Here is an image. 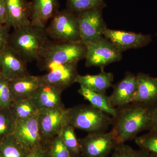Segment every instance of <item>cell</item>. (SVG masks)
I'll list each match as a JSON object with an SVG mask.
<instances>
[{"instance_id":"6da1fadb","label":"cell","mask_w":157,"mask_h":157,"mask_svg":"<svg viewBox=\"0 0 157 157\" xmlns=\"http://www.w3.org/2000/svg\"><path fill=\"white\" fill-rule=\"evenodd\" d=\"M153 106L134 102L116 108L117 113L112 117L111 125L117 145L135 138L142 131L149 130Z\"/></svg>"},{"instance_id":"7a4b0ae2","label":"cell","mask_w":157,"mask_h":157,"mask_svg":"<svg viewBox=\"0 0 157 157\" xmlns=\"http://www.w3.org/2000/svg\"><path fill=\"white\" fill-rule=\"evenodd\" d=\"M49 41L45 28L29 24L14 29L9 35L8 45L27 63L39 59Z\"/></svg>"},{"instance_id":"3957f363","label":"cell","mask_w":157,"mask_h":157,"mask_svg":"<svg viewBox=\"0 0 157 157\" xmlns=\"http://www.w3.org/2000/svg\"><path fill=\"white\" fill-rule=\"evenodd\" d=\"M86 46L82 41L59 42L50 40L37 61L39 67L49 71L60 65L78 63L85 59Z\"/></svg>"},{"instance_id":"277c9868","label":"cell","mask_w":157,"mask_h":157,"mask_svg":"<svg viewBox=\"0 0 157 157\" xmlns=\"http://www.w3.org/2000/svg\"><path fill=\"white\" fill-rule=\"evenodd\" d=\"M110 116L90 104L67 108V124L89 133L105 132L112 124V117Z\"/></svg>"},{"instance_id":"5b68a950","label":"cell","mask_w":157,"mask_h":157,"mask_svg":"<svg viewBox=\"0 0 157 157\" xmlns=\"http://www.w3.org/2000/svg\"><path fill=\"white\" fill-rule=\"evenodd\" d=\"M45 29L49 39L53 41H81L76 14L67 9L59 11L51 20Z\"/></svg>"},{"instance_id":"8992f818","label":"cell","mask_w":157,"mask_h":157,"mask_svg":"<svg viewBox=\"0 0 157 157\" xmlns=\"http://www.w3.org/2000/svg\"><path fill=\"white\" fill-rule=\"evenodd\" d=\"M78 140L82 157H108L117 145L112 130L90 132Z\"/></svg>"},{"instance_id":"52a82bcc","label":"cell","mask_w":157,"mask_h":157,"mask_svg":"<svg viewBox=\"0 0 157 157\" xmlns=\"http://www.w3.org/2000/svg\"><path fill=\"white\" fill-rule=\"evenodd\" d=\"M85 44L86 48L85 65L87 67H99L103 70L107 65L120 61L122 58L121 52L104 36L98 42Z\"/></svg>"},{"instance_id":"ba28073f","label":"cell","mask_w":157,"mask_h":157,"mask_svg":"<svg viewBox=\"0 0 157 157\" xmlns=\"http://www.w3.org/2000/svg\"><path fill=\"white\" fill-rule=\"evenodd\" d=\"M38 119L42 142L48 143L67 124V108L63 106L39 110Z\"/></svg>"},{"instance_id":"9c48e42d","label":"cell","mask_w":157,"mask_h":157,"mask_svg":"<svg viewBox=\"0 0 157 157\" xmlns=\"http://www.w3.org/2000/svg\"><path fill=\"white\" fill-rule=\"evenodd\" d=\"M101 9H91L76 14L81 41L84 44L98 42L102 39L107 27Z\"/></svg>"},{"instance_id":"30bf717a","label":"cell","mask_w":157,"mask_h":157,"mask_svg":"<svg viewBox=\"0 0 157 157\" xmlns=\"http://www.w3.org/2000/svg\"><path fill=\"white\" fill-rule=\"evenodd\" d=\"M11 135L29 151L42 144L38 114L26 119L15 121Z\"/></svg>"},{"instance_id":"8fae6325","label":"cell","mask_w":157,"mask_h":157,"mask_svg":"<svg viewBox=\"0 0 157 157\" xmlns=\"http://www.w3.org/2000/svg\"><path fill=\"white\" fill-rule=\"evenodd\" d=\"M103 36L121 53L128 49L142 48L152 41L150 35L111 29L107 27L103 32Z\"/></svg>"},{"instance_id":"7c38bea8","label":"cell","mask_w":157,"mask_h":157,"mask_svg":"<svg viewBox=\"0 0 157 157\" xmlns=\"http://www.w3.org/2000/svg\"><path fill=\"white\" fill-rule=\"evenodd\" d=\"M112 87L113 91L108 97L113 107H121L133 103L137 89V75L127 72L123 78Z\"/></svg>"},{"instance_id":"4fadbf2b","label":"cell","mask_w":157,"mask_h":157,"mask_svg":"<svg viewBox=\"0 0 157 157\" xmlns=\"http://www.w3.org/2000/svg\"><path fill=\"white\" fill-rule=\"evenodd\" d=\"M26 64L8 45L0 52V73L10 81L29 74Z\"/></svg>"},{"instance_id":"5bb4252c","label":"cell","mask_w":157,"mask_h":157,"mask_svg":"<svg viewBox=\"0 0 157 157\" xmlns=\"http://www.w3.org/2000/svg\"><path fill=\"white\" fill-rule=\"evenodd\" d=\"M77 64H67L52 68L46 74L41 76L42 82L63 92L75 83L78 75Z\"/></svg>"},{"instance_id":"9a60e30c","label":"cell","mask_w":157,"mask_h":157,"mask_svg":"<svg viewBox=\"0 0 157 157\" xmlns=\"http://www.w3.org/2000/svg\"><path fill=\"white\" fill-rule=\"evenodd\" d=\"M31 25L45 28L58 12L59 0H33L30 2Z\"/></svg>"},{"instance_id":"2e32d148","label":"cell","mask_w":157,"mask_h":157,"mask_svg":"<svg viewBox=\"0 0 157 157\" xmlns=\"http://www.w3.org/2000/svg\"><path fill=\"white\" fill-rule=\"evenodd\" d=\"M7 9L6 25L14 29L31 24V5L27 0H5Z\"/></svg>"},{"instance_id":"e0dca14e","label":"cell","mask_w":157,"mask_h":157,"mask_svg":"<svg viewBox=\"0 0 157 157\" xmlns=\"http://www.w3.org/2000/svg\"><path fill=\"white\" fill-rule=\"evenodd\" d=\"M42 83L41 76L28 74L9 81L12 101L30 99Z\"/></svg>"},{"instance_id":"ac0fdd59","label":"cell","mask_w":157,"mask_h":157,"mask_svg":"<svg viewBox=\"0 0 157 157\" xmlns=\"http://www.w3.org/2000/svg\"><path fill=\"white\" fill-rule=\"evenodd\" d=\"M62 93L60 90L42 82L30 99L39 110L63 107Z\"/></svg>"},{"instance_id":"d6986e66","label":"cell","mask_w":157,"mask_h":157,"mask_svg":"<svg viewBox=\"0 0 157 157\" xmlns=\"http://www.w3.org/2000/svg\"><path fill=\"white\" fill-rule=\"evenodd\" d=\"M137 89L134 102L154 106L157 103V77L140 73L137 75Z\"/></svg>"},{"instance_id":"ffe728a7","label":"cell","mask_w":157,"mask_h":157,"mask_svg":"<svg viewBox=\"0 0 157 157\" xmlns=\"http://www.w3.org/2000/svg\"><path fill=\"white\" fill-rule=\"evenodd\" d=\"M113 75L112 73L102 70L101 73L96 75L78 74L75 82L93 91L105 94L107 90L113 85Z\"/></svg>"},{"instance_id":"44dd1931","label":"cell","mask_w":157,"mask_h":157,"mask_svg":"<svg viewBox=\"0 0 157 157\" xmlns=\"http://www.w3.org/2000/svg\"><path fill=\"white\" fill-rule=\"evenodd\" d=\"M78 92L85 99L89 101L93 107L106 113L112 117L115 116L116 108H113L111 106L109 97L105 94L95 92L80 86Z\"/></svg>"},{"instance_id":"7402d4cb","label":"cell","mask_w":157,"mask_h":157,"mask_svg":"<svg viewBox=\"0 0 157 157\" xmlns=\"http://www.w3.org/2000/svg\"><path fill=\"white\" fill-rule=\"evenodd\" d=\"M9 109L15 121L32 117L38 114L39 111L31 99L13 101Z\"/></svg>"},{"instance_id":"603a6c76","label":"cell","mask_w":157,"mask_h":157,"mask_svg":"<svg viewBox=\"0 0 157 157\" xmlns=\"http://www.w3.org/2000/svg\"><path fill=\"white\" fill-rule=\"evenodd\" d=\"M30 152L11 135L0 140V157H26Z\"/></svg>"},{"instance_id":"cb8c5ba5","label":"cell","mask_w":157,"mask_h":157,"mask_svg":"<svg viewBox=\"0 0 157 157\" xmlns=\"http://www.w3.org/2000/svg\"><path fill=\"white\" fill-rule=\"evenodd\" d=\"M75 129L67 124L63 127L58 135L70 151L71 157H81L80 144Z\"/></svg>"},{"instance_id":"d4e9b609","label":"cell","mask_w":157,"mask_h":157,"mask_svg":"<svg viewBox=\"0 0 157 157\" xmlns=\"http://www.w3.org/2000/svg\"><path fill=\"white\" fill-rule=\"evenodd\" d=\"M67 9L76 14L96 9H104L105 2L99 0H66Z\"/></svg>"},{"instance_id":"484cf974","label":"cell","mask_w":157,"mask_h":157,"mask_svg":"<svg viewBox=\"0 0 157 157\" xmlns=\"http://www.w3.org/2000/svg\"><path fill=\"white\" fill-rule=\"evenodd\" d=\"M135 141L140 149L157 154V132H149L147 134L136 137Z\"/></svg>"},{"instance_id":"4316f807","label":"cell","mask_w":157,"mask_h":157,"mask_svg":"<svg viewBox=\"0 0 157 157\" xmlns=\"http://www.w3.org/2000/svg\"><path fill=\"white\" fill-rule=\"evenodd\" d=\"M111 157H151V154L141 149H135L123 144L117 145Z\"/></svg>"},{"instance_id":"83f0119b","label":"cell","mask_w":157,"mask_h":157,"mask_svg":"<svg viewBox=\"0 0 157 157\" xmlns=\"http://www.w3.org/2000/svg\"><path fill=\"white\" fill-rule=\"evenodd\" d=\"M14 124L9 108L0 109V140L12 134Z\"/></svg>"},{"instance_id":"f1b7e54d","label":"cell","mask_w":157,"mask_h":157,"mask_svg":"<svg viewBox=\"0 0 157 157\" xmlns=\"http://www.w3.org/2000/svg\"><path fill=\"white\" fill-rule=\"evenodd\" d=\"M50 157H71L70 151L59 135L48 143Z\"/></svg>"},{"instance_id":"f546056e","label":"cell","mask_w":157,"mask_h":157,"mask_svg":"<svg viewBox=\"0 0 157 157\" xmlns=\"http://www.w3.org/2000/svg\"><path fill=\"white\" fill-rule=\"evenodd\" d=\"M9 81L0 74V109L9 108L12 102Z\"/></svg>"},{"instance_id":"4dcf8cb0","label":"cell","mask_w":157,"mask_h":157,"mask_svg":"<svg viewBox=\"0 0 157 157\" xmlns=\"http://www.w3.org/2000/svg\"><path fill=\"white\" fill-rule=\"evenodd\" d=\"M26 157H50L48 143H42V144L31 151Z\"/></svg>"},{"instance_id":"1f68e13d","label":"cell","mask_w":157,"mask_h":157,"mask_svg":"<svg viewBox=\"0 0 157 157\" xmlns=\"http://www.w3.org/2000/svg\"><path fill=\"white\" fill-rule=\"evenodd\" d=\"M10 28L6 24H0V52L8 45Z\"/></svg>"},{"instance_id":"d6a6232c","label":"cell","mask_w":157,"mask_h":157,"mask_svg":"<svg viewBox=\"0 0 157 157\" xmlns=\"http://www.w3.org/2000/svg\"><path fill=\"white\" fill-rule=\"evenodd\" d=\"M149 131L157 132V103L152 108L151 122Z\"/></svg>"},{"instance_id":"836d02e7","label":"cell","mask_w":157,"mask_h":157,"mask_svg":"<svg viewBox=\"0 0 157 157\" xmlns=\"http://www.w3.org/2000/svg\"><path fill=\"white\" fill-rule=\"evenodd\" d=\"M8 15L5 0H0V24H6Z\"/></svg>"},{"instance_id":"e575fe53","label":"cell","mask_w":157,"mask_h":157,"mask_svg":"<svg viewBox=\"0 0 157 157\" xmlns=\"http://www.w3.org/2000/svg\"><path fill=\"white\" fill-rule=\"evenodd\" d=\"M151 154V157H157V154Z\"/></svg>"},{"instance_id":"d590c367","label":"cell","mask_w":157,"mask_h":157,"mask_svg":"<svg viewBox=\"0 0 157 157\" xmlns=\"http://www.w3.org/2000/svg\"><path fill=\"white\" fill-rule=\"evenodd\" d=\"M99 1H101V2H105V0H99Z\"/></svg>"},{"instance_id":"8d00e7d4","label":"cell","mask_w":157,"mask_h":157,"mask_svg":"<svg viewBox=\"0 0 157 157\" xmlns=\"http://www.w3.org/2000/svg\"></svg>"},{"instance_id":"74e56055","label":"cell","mask_w":157,"mask_h":157,"mask_svg":"<svg viewBox=\"0 0 157 157\" xmlns=\"http://www.w3.org/2000/svg\"><path fill=\"white\" fill-rule=\"evenodd\" d=\"M0 74H1V73H0Z\"/></svg>"}]
</instances>
